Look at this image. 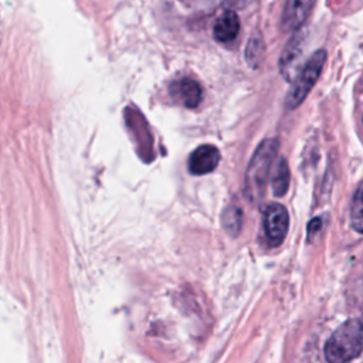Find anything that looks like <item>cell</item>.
I'll list each match as a JSON object with an SVG mask.
<instances>
[{
    "label": "cell",
    "instance_id": "12",
    "mask_svg": "<svg viewBox=\"0 0 363 363\" xmlns=\"http://www.w3.org/2000/svg\"><path fill=\"white\" fill-rule=\"evenodd\" d=\"M241 221H242V213L240 210V207L235 206H230L224 210L223 214V225L224 228L231 234V235H237L241 230Z\"/></svg>",
    "mask_w": 363,
    "mask_h": 363
},
{
    "label": "cell",
    "instance_id": "13",
    "mask_svg": "<svg viewBox=\"0 0 363 363\" xmlns=\"http://www.w3.org/2000/svg\"><path fill=\"white\" fill-rule=\"evenodd\" d=\"M262 52H264V43H262L261 35L251 37L247 44V51H245V58H247L248 64L255 67L261 61Z\"/></svg>",
    "mask_w": 363,
    "mask_h": 363
},
{
    "label": "cell",
    "instance_id": "15",
    "mask_svg": "<svg viewBox=\"0 0 363 363\" xmlns=\"http://www.w3.org/2000/svg\"><path fill=\"white\" fill-rule=\"evenodd\" d=\"M320 228V218H313L309 225H308V233L313 234L315 231H318Z\"/></svg>",
    "mask_w": 363,
    "mask_h": 363
},
{
    "label": "cell",
    "instance_id": "6",
    "mask_svg": "<svg viewBox=\"0 0 363 363\" xmlns=\"http://www.w3.org/2000/svg\"><path fill=\"white\" fill-rule=\"evenodd\" d=\"M220 162V152L213 145H201L196 147L189 157V172L203 176L213 172Z\"/></svg>",
    "mask_w": 363,
    "mask_h": 363
},
{
    "label": "cell",
    "instance_id": "4",
    "mask_svg": "<svg viewBox=\"0 0 363 363\" xmlns=\"http://www.w3.org/2000/svg\"><path fill=\"white\" fill-rule=\"evenodd\" d=\"M303 44L305 35L302 31L296 30L291 40L286 43L285 48L282 50L279 58V71L286 81L295 79L303 67Z\"/></svg>",
    "mask_w": 363,
    "mask_h": 363
},
{
    "label": "cell",
    "instance_id": "14",
    "mask_svg": "<svg viewBox=\"0 0 363 363\" xmlns=\"http://www.w3.org/2000/svg\"><path fill=\"white\" fill-rule=\"evenodd\" d=\"M230 7L233 9H244L245 6H248L252 0H224Z\"/></svg>",
    "mask_w": 363,
    "mask_h": 363
},
{
    "label": "cell",
    "instance_id": "1",
    "mask_svg": "<svg viewBox=\"0 0 363 363\" xmlns=\"http://www.w3.org/2000/svg\"><path fill=\"white\" fill-rule=\"evenodd\" d=\"M278 149L279 143L277 139H265L255 149L248 163L244 180V191L248 200L258 201L264 197L267 182Z\"/></svg>",
    "mask_w": 363,
    "mask_h": 363
},
{
    "label": "cell",
    "instance_id": "2",
    "mask_svg": "<svg viewBox=\"0 0 363 363\" xmlns=\"http://www.w3.org/2000/svg\"><path fill=\"white\" fill-rule=\"evenodd\" d=\"M363 350V323L357 319L343 322L328 339L325 357L328 363H347Z\"/></svg>",
    "mask_w": 363,
    "mask_h": 363
},
{
    "label": "cell",
    "instance_id": "7",
    "mask_svg": "<svg viewBox=\"0 0 363 363\" xmlns=\"http://www.w3.org/2000/svg\"><path fill=\"white\" fill-rule=\"evenodd\" d=\"M315 0H286L282 10L281 23L285 30H299L312 11Z\"/></svg>",
    "mask_w": 363,
    "mask_h": 363
},
{
    "label": "cell",
    "instance_id": "3",
    "mask_svg": "<svg viewBox=\"0 0 363 363\" xmlns=\"http://www.w3.org/2000/svg\"><path fill=\"white\" fill-rule=\"evenodd\" d=\"M325 61H326L325 50L315 51L308 58V61H305L302 69L294 79V84L286 95V99H285L286 109H295L303 102V99L308 96V94L313 88L315 82L318 81V78L323 69Z\"/></svg>",
    "mask_w": 363,
    "mask_h": 363
},
{
    "label": "cell",
    "instance_id": "10",
    "mask_svg": "<svg viewBox=\"0 0 363 363\" xmlns=\"http://www.w3.org/2000/svg\"><path fill=\"white\" fill-rule=\"evenodd\" d=\"M272 191L275 196L281 197L288 191L289 186V167L285 159H278L275 167L272 169V179H271Z\"/></svg>",
    "mask_w": 363,
    "mask_h": 363
},
{
    "label": "cell",
    "instance_id": "5",
    "mask_svg": "<svg viewBox=\"0 0 363 363\" xmlns=\"http://www.w3.org/2000/svg\"><path fill=\"white\" fill-rule=\"evenodd\" d=\"M289 227V216L286 208L279 203H271L264 211V228L267 238L272 245H279Z\"/></svg>",
    "mask_w": 363,
    "mask_h": 363
},
{
    "label": "cell",
    "instance_id": "9",
    "mask_svg": "<svg viewBox=\"0 0 363 363\" xmlns=\"http://www.w3.org/2000/svg\"><path fill=\"white\" fill-rule=\"evenodd\" d=\"M240 31V18L234 10H225L214 23L213 35L218 43L233 41Z\"/></svg>",
    "mask_w": 363,
    "mask_h": 363
},
{
    "label": "cell",
    "instance_id": "8",
    "mask_svg": "<svg viewBox=\"0 0 363 363\" xmlns=\"http://www.w3.org/2000/svg\"><path fill=\"white\" fill-rule=\"evenodd\" d=\"M170 95L186 108H196L201 102V86L193 78H180L170 85Z\"/></svg>",
    "mask_w": 363,
    "mask_h": 363
},
{
    "label": "cell",
    "instance_id": "11",
    "mask_svg": "<svg viewBox=\"0 0 363 363\" xmlns=\"http://www.w3.org/2000/svg\"><path fill=\"white\" fill-rule=\"evenodd\" d=\"M352 227L363 234V184L356 190L350 208Z\"/></svg>",
    "mask_w": 363,
    "mask_h": 363
}]
</instances>
